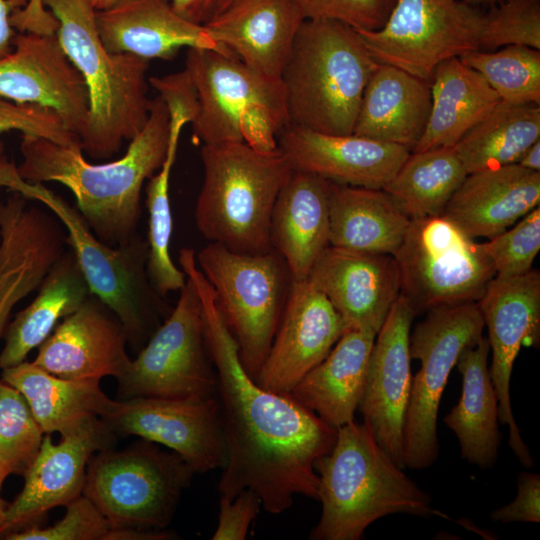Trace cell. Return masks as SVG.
I'll return each instance as SVG.
<instances>
[{
	"label": "cell",
	"instance_id": "836d02e7",
	"mask_svg": "<svg viewBox=\"0 0 540 540\" xmlns=\"http://www.w3.org/2000/svg\"><path fill=\"white\" fill-rule=\"evenodd\" d=\"M332 246L393 255L411 219L382 189L332 182L329 202Z\"/></svg>",
	"mask_w": 540,
	"mask_h": 540
},
{
	"label": "cell",
	"instance_id": "9a60e30c",
	"mask_svg": "<svg viewBox=\"0 0 540 540\" xmlns=\"http://www.w3.org/2000/svg\"><path fill=\"white\" fill-rule=\"evenodd\" d=\"M477 304L488 329L492 352L489 371L498 399L499 423L509 427L508 444L519 462L532 468L533 458L512 412L510 380L521 347H539L540 272L530 269L513 277L495 275Z\"/></svg>",
	"mask_w": 540,
	"mask_h": 540
},
{
	"label": "cell",
	"instance_id": "d590c367",
	"mask_svg": "<svg viewBox=\"0 0 540 540\" xmlns=\"http://www.w3.org/2000/svg\"><path fill=\"white\" fill-rule=\"evenodd\" d=\"M540 140V107L500 101L453 146L466 172L515 164Z\"/></svg>",
	"mask_w": 540,
	"mask_h": 540
},
{
	"label": "cell",
	"instance_id": "2e32d148",
	"mask_svg": "<svg viewBox=\"0 0 540 540\" xmlns=\"http://www.w3.org/2000/svg\"><path fill=\"white\" fill-rule=\"evenodd\" d=\"M102 419L116 434L138 436L169 448L195 474L225 464L226 446L217 395L115 400Z\"/></svg>",
	"mask_w": 540,
	"mask_h": 540
},
{
	"label": "cell",
	"instance_id": "681fc988",
	"mask_svg": "<svg viewBox=\"0 0 540 540\" xmlns=\"http://www.w3.org/2000/svg\"><path fill=\"white\" fill-rule=\"evenodd\" d=\"M184 19L204 25L217 11L223 0H168Z\"/></svg>",
	"mask_w": 540,
	"mask_h": 540
},
{
	"label": "cell",
	"instance_id": "60d3db41",
	"mask_svg": "<svg viewBox=\"0 0 540 540\" xmlns=\"http://www.w3.org/2000/svg\"><path fill=\"white\" fill-rule=\"evenodd\" d=\"M508 45L540 50V0H506L484 14L480 48Z\"/></svg>",
	"mask_w": 540,
	"mask_h": 540
},
{
	"label": "cell",
	"instance_id": "603a6c76",
	"mask_svg": "<svg viewBox=\"0 0 540 540\" xmlns=\"http://www.w3.org/2000/svg\"><path fill=\"white\" fill-rule=\"evenodd\" d=\"M126 332L115 313L90 294L62 319L32 361L55 376L81 381L118 378L127 368Z\"/></svg>",
	"mask_w": 540,
	"mask_h": 540
},
{
	"label": "cell",
	"instance_id": "db71d44e",
	"mask_svg": "<svg viewBox=\"0 0 540 540\" xmlns=\"http://www.w3.org/2000/svg\"><path fill=\"white\" fill-rule=\"evenodd\" d=\"M7 506L8 504L0 497V535H2Z\"/></svg>",
	"mask_w": 540,
	"mask_h": 540
},
{
	"label": "cell",
	"instance_id": "4316f807",
	"mask_svg": "<svg viewBox=\"0 0 540 540\" xmlns=\"http://www.w3.org/2000/svg\"><path fill=\"white\" fill-rule=\"evenodd\" d=\"M539 204L540 172L515 163L467 174L442 215L470 237L490 239Z\"/></svg>",
	"mask_w": 540,
	"mask_h": 540
},
{
	"label": "cell",
	"instance_id": "ee69618b",
	"mask_svg": "<svg viewBox=\"0 0 540 540\" xmlns=\"http://www.w3.org/2000/svg\"><path fill=\"white\" fill-rule=\"evenodd\" d=\"M12 130L23 135L46 138L58 144L81 146L79 136L70 130L55 110L0 98V134Z\"/></svg>",
	"mask_w": 540,
	"mask_h": 540
},
{
	"label": "cell",
	"instance_id": "8992f818",
	"mask_svg": "<svg viewBox=\"0 0 540 540\" xmlns=\"http://www.w3.org/2000/svg\"><path fill=\"white\" fill-rule=\"evenodd\" d=\"M203 183L195 206L199 232L211 243L246 254L272 249L276 198L293 169L277 147L261 151L242 142L203 145Z\"/></svg>",
	"mask_w": 540,
	"mask_h": 540
},
{
	"label": "cell",
	"instance_id": "8fae6325",
	"mask_svg": "<svg viewBox=\"0 0 540 540\" xmlns=\"http://www.w3.org/2000/svg\"><path fill=\"white\" fill-rule=\"evenodd\" d=\"M393 256L400 294L415 315L477 302L496 275L483 243L443 215L411 219Z\"/></svg>",
	"mask_w": 540,
	"mask_h": 540
},
{
	"label": "cell",
	"instance_id": "30bf717a",
	"mask_svg": "<svg viewBox=\"0 0 540 540\" xmlns=\"http://www.w3.org/2000/svg\"><path fill=\"white\" fill-rule=\"evenodd\" d=\"M195 256L237 342L242 365L255 379L288 296L291 276L286 264L274 249L246 254L211 242Z\"/></svg>",
	"mask_w": 540,
	"mask_h": 540
},
{
	"label": "cell",
	"instance_id": "cb8c5ba5",
	"mask_svg": "<svg viewBox=\"0 0 540 540\" xmlns=\"http://www.w3.org/2000/svg\"><path fill=\"white\" fill-rule=\"evenodd\" d=\"M277 147L293 170L372 189H382L411 153L396 144L354 134H325L294 125L280 133Z\"/></svg>",
	"mask_w": 540,
	"mask_h": 540
},
{
	"label": "cell",
	"instance_id": "e0dca14e",
	"mask_svg": "<svg viewBox=\"0 0 540 540\" xmlns=\"http://www.w3.org/2000/svg\"><path fill=\"white\" fill-rule=\"evenodd\" d=\"M415 313L399 294L376 334L358 405L376 442L402 469L404 426L411 391L410 330Z\"/></svg>",
	"mask_w": 540,
	"mask_h": 540
},
{
	"label": "cell",
	"instance_id": "7bdbcfd3",
	"mask_svg": "<svg viewBox=\"0 0 540 540\" xmlns=\"http://www.w3.org/2000/svg\"><path fill=\"white\" fill-rule=\"evenodd\" d=\"M64 516L49 527L32 525L7 533V540H106L109 524L83 494L67 504Z\"/></svg>",
	"mask_w": 540,
	"mask_h": 540
},
{
	"label": "cell",
	"instance_id": "d6a6232c",
	"mask_svg": "<svg viewBox=\"0 0 540 540\" xmlns=\"http://www.w3.org/2000/svg\"><path fill=\"white\" fill-rule=\"evenodd\" d=\"M429 83V118L411 152L453 147L501 101L485 78L459 57L438 64Z\"/></svg>",
	"mask_w": 540,
	"mask_h": 540
},
{
	"label": "cell",
	"instance_id": "816d5d0a",
	"mask_svg": "<svg viewBox=\"0 0 540 540\" xmlns=\"http://www.w3.org/2000/svg\"><path fill=\"white\" fill-rule=\"evenodd\" d=\"M517 164L528 170L540 172V140L523 153Z\"/></svg>",
	"mask_w": 540,
	"mask_h": 540
},
{
	"label": "cell",
	"instance_id": "ab89813d",
	"mask_svg": "<svg viewBox=\"0 0 540 540\" xmlns=\"http://www.w3.org/2000/svg\"><path fill=\"white\" fill-rule=\"evenodd\" d=\"M44 437L24 396L0 380V461L9 473L24 474Z\"/></svg>",
	"mask_w": 540,
	"mask_h": 540
},
{
	"label": "cell",
	"instance_id": "52a82bcc",
	"mask_svg": "<svg viewBox=\"0 0 540 540\" xmlns=\"http://www.w3.org/2000/svg\"><path fill=\"white\" fill-rule=\"evenodd\" d=\"M7 188L38 201L68 232L67 243L88 284L90 293L104 302L120 320L128 345L138 352L161 325V301L147 272L148 244L136 236L118 247L102 242L78 209L43 183L25 181L0 143V189Z\"/></svg>",
	"mask_w": 540,
	"mask_h": 540
},
{
	"label": "cell",
	"instance_id": "f546056e",
	"mask_svg": "<svg viewBox=\"0 0 540 540\" xmlns=\"http://www.w3.org/2000/svg\"><path fill=\"white\" fill-rule=\"evenodd\" d=\"M375 337L371 331L346 330L289 394L336 429L353 421Z\"/></svg>",
	"mask_w": 540,
	"mask_h": 540
},
{
	"label": "cell",
	"instance_id": "6da1fadb",
	"mask_svg": "<svg viewBox=\"0 0 540 540\" xmlns=\"http://www.w3.org/2000/svg\"><path fill=\"white\" fill-rule=\"evenodd\" d=\"M179 264L199 296L206 343L217 376L226 446L218 483L220 496L233 499L242 490L251 489L270 514L289 509L296 495L318 500L315 463L332 449L337 429L289 393L267 390L247 373L237 342L194 254H182Z\"/></svg>",
	"mask_w": 540,
	"mask_h": 540
},
{
	"label": "cell",
	"instance_id": "d6986e66",
	"mask_svg": "<svg viewBox=\"0 0 540 540\" xmlns=\"http://www.w3.org/2000/svg\"><path fill=\"white\" fill-rule=\"evenodd\" d=\"M348 330L333 305L308 280L291 281L282 316L255 381L290 393Z\"/></svg>",
	"mask_w": 540,
	"mask_h": 540
},
{
	"label": "cell",
	"instance_id": "484cf974",
	"mask_svg": "<svg viewBox=\"0 0 540 540\" xmlns=\"http://www.w3.org/2000/svg\"><path fill=\"white\" fill-rule=\"evenodd\" d=\"M101 41L112 53L147 60H170L182 47L213 49L232 54L217 43L203 25L180 16L168 0H117L96 11Z\"/></svg>",
	"mask_w": 540,
	"mask_h": 540
},
{
	"label": "cell",
	"instance_id": "f6af8a7d",
	"mask_svg": "<svg viewBox=\"0 0 540 540\" xmlns=\"http://www.w3.org/2000/svg\"><path fill=\"white\" fill-rule=\"evenodd\" d=\"M305 19H328L355 30L383 27L397 0H295Z\"/></svg>",
	"mask_w": 540,
	"mask_h": 540
},
{
	"label": "cell",
	"instance_id": "f35d334b",
	"mask_svg": "<svg viewBox=\"0 0 540 540\" xmlns=\"http://www.w3.org/2000/svg\"><path fill=\"white\" fill-rule=\"evenodd\" d=\"M459 58L485 78L501 101L516 105H539L540 50L508 45L497 52L478 49Z\"/></svg>",
	"mask_w": 540,
	"mask_h": 540
},
{
	"label": "cell",
	"instance_id": "e575fe53",
	"mask_svg": "<svg viewBox=\"0 0 540 540\" xmlns=\"http://www.w3.org/2000/svg\"><path fill=\"white\" fill-rule=\"evenodd\" d=\"M34 300L7 327L0 369L18 365L52 333L57 322L75 312L91 294L72 249L52 265Z\"/></svg>",
	"mask_w": 540,
	"mask_h": 540
},
{
	"label": "cell",
	"instance_id": "8d00e7d4",
	"mask_svg": "<svg viewBox=\"0 0 540 540\" xmlns=\"http://www.w3.org/2000/svg\"><path fill=\"white\" fill-rule=\"evenodd\" d=\"M467 174L454 147L411 152L382 190L410 219L439 216Z\"/></svg>",
	"mask_w": 540,
	"mask_h": 540
},
{
	"label": "cell",
	"instance_id": "7402d4cb",
	"mask_svg": "<svg viewBox=\"0 0 540 540\" xmlns=\"http://www.w3.org/2000/svg\"><path fill=\"white\" fill-rule=\"evenodd\" d=\"M27 200L14 192L0 201V337L14 306L39 288L68 245L59 219Z\"/></svg>",
	"mask_w": 540,
	"mask_h": 540
},
{
	"label": "cell",
	"instance_id": "44dd1931",
	"mask_svg": "<svg viewBox=\"0 0 540 540\" xmlns=\"http://www.w3.org/2000/svg\"><path fill=\"white\" fill-rule=\"evenodd\" d=\"M327 297L348 329L378 333L400 294L393 255L329 245L307 279Z\"/></svg>",
	"mask_w": 540,
	"mask_h": 540
},
{
	"label": "cell",
	"instance_id": "1f68e13d",
	"mask_svg": "<svg viewBox=\"0 0 540 540\" xmlns=\"http://www.w3.org/2000/svg\"><path fill=\"white\" fill-rule=\"evenodd\" d=\"M1 376L24 396L44 434L74 431L104 417L115 403L100 381L61 378L26 360L2 369Z\"/></svg>",
	"mask_w": 540,
	"mask_h": 540
},
{
	"label": "cell",
	"instance_id": "d4e9b609",
	"mask_svg": "<svg viewBox=\"0 0 540 540\" xmlns=\"http://www.w3.org/2000/svg\"><path fill=\"white\" fill-rule=\"evenodd\" d=\"M304 20L295 0H223L203 26L246 65L280 78Z\"/></svg>",
	"mask_w": 540,
	"mask_h": 540
},
{
	"label": "cell",
	"instance_id": "bcb514c9",
	"mask_svg": "<svg viewBox=\"0 0 540 540\" xmlns=\"http://www.w3.org/2000/svg\"><path fill=\"white\" fill-rule=\"evenodd\" d=\"M261 507V499L251 489L242 490L233 499L220 496L218 524L212 539H246Z\"/></svg>",
	"mask_w": 540,
	"mask_h": 540
},
{
	"label": "cell",
	"instance_id": "11a10c76",
	"mask_svg": "<svg viewBox=\"0 0 540 540\" xmlns=\"http://www.w3.org/2000/svg\"><path fill=\"white\" fill-rule=\"evenodd\" d=\"M8 469L5 467V465L0 461V490L3 485L4 480L9 475Z\"/></svg>",
	"mask_w": 540,
	"mask_h": 540
},
{
	"label": "cell",
	"instance_id": "7a4b0ae2",
	"mask_svg": "<svg viewBox=\"0 0 540 540\" xmlns=\"http://www.w3.org/2000/svg\"><path fill=\"white\" fill-rule=\"evenodd\" d=\"M169 130L167 105L157 96L151 99L146 124L121 158L93 164L85 159L81 146L22 134L23 159L16 165L17 172L31 183L57 182L67 187L93 233L118 247L137 236L142 187L166 158Z\"/></svg>",
	"mask_w": 540,
	"mask_h": 540
},
{
	"label": "cell",
	"instance_id": "f1b7e54d",
	"mask_svg": "<svg viewBox=\"0 0 540 540\" xmlns=\"http://www.w3.org/2000/svg\"><path fill=\"white\" fill-rule=\"evenodd\" d=\"M430 109L428 81L379 63L363 91L352 134L411 152L425 130Z\"/></svg>",
	"mask_w": 540,
	"mask_h": 540
},
{
	"label": "cell",
	"instance_id": "ffe728a7",
	"mask_svg": "<svg viewBox=\"0 0 540 540\" xmlns=\"http://www.w3.org/2000/svg\"><path fill=\"white\" fill-rule=\"evenodd\" d=\"M0 59V98L55 110L80 138L89 110L86 84L55 35L19 33Z\"/></svg>",
	"mask_w": 540,
	"mask_h": 540
},
{
	"label": "cell",
	"instance_id": "83f0119b",
	"mask_svg": "<svg viewBox=\"0 0 540 540\" xmlns=\"http://www.w3.org/2000/svg\"><path fill=\"white\" fill-rule=\"evenodd\" d=\"M332 181L293 170L280 190L271 216V247L284 260L292 281L307 280L330 245Z\"/></svg>",
	"mask_w": 540,
	"mask_h": 540
},
{
	"label": "cell",
	"instance_id": "5bb4252c",
	"mask_svg": "<svg viewBox=\"0 0 540 540\" xmlns=\"http://www.w3.org/2000/svg\"><path fill=\"white\" fill-rule=\"evenodd\" d=\"M483 16L461 0H397L382 28L356 31L378 63L430 82L442 61L480 49Z\"/></svg>",
	"mask_w": 540,
	"mask_h": 540
},
{
	"label": "cell",
	"instance_id": "f907efd6",
	"mask_svg": "<svg viewBox=\"0 0 540 540\" xmlns=\"http://www.w3.org/2000/svg\"><path fill=\"white\" fill-rule=\"evenodd\" d=\"M27 0H0V59L13 51V38L16 35L10 22L12 13L22 8Z\"/></svg>",
	"mask_w": 540,
	"mask_h": 540
},
{
	"label": "cell",
	"instance_id": "5b68a950",
	"mask_svg": "<svg viewBox=\"0 0 540 540\" xmlns=\"http://www.w3.org/2000/svg\"><path fill=\"white\" fill-rule=\"evenodd\" d=\"M378 65L352 27L305 19L280 77L289 125L352 134L363 91Z\"/></svg>",
	"mask_w": 540,
	"mask_h": 540
},
{
	"label": "cell",
	"instance_id": "74e56055",
	"mask_svg": "<svg viewBox=\"0 0 540 540\" xmlns=\"http://www.w3.org/2000/svg\"><path fill=\"white\" fill-rule=\"evenodd\" d=\"M186 124L188 122L184 117L170 116L166 158L158 172L148 179L145 190L149 213L146 272L152 287L161 297L172 291H180L186 283L185 273L173 263L169 251L173 227L169 182L179 138Z\"/></svg>",
	"mask_w": 540,
	"mask_h": 540
},
{
	"label": "cell",
	"instance_id": "b9f144b4",
	"mask_svg": "<svg viewBox=\"0 0 540 540\" xmlns=\"http://www.w3.org/2000/svg\"><path fill=\"white\" fill-rule=\"evenodd\" d=\"M496 276L513 277L527 273L540 250V207L483 243Z\"/></svg>",
	"mask_w": 540,
	"mask_h": 540
},
{
	"label": "cell",
	"instance_id": "c3c4849f",
	"mask_svg": "<svg viewBox=\"0 0 540 540\" xmlns=\"http://www.w3.org/2000/svg\"><path fill=\"white\" fill-rule=\"evenodd\" d=\"M11 25L21 33L55 35L58 23L54 15L44 6L42 0H27L10 17Z\"/></svg>",
	"mask_w": 540,
	"mask_h": 540
},
{
	"label": "cell",
	"instance_id": "4dcf8cb0",
	"mask_svg": "<svg viewBox=\"0 0 540 540\" xmlns=\"http://www.w3.org/2000/svg\"><path fill=\"white\" fill-rule=\"evenodd\" d=\"M490 345L483 337L459 356L456 367L462 376L458 403L444 417L456 435L461 457L480 468L492 467L500 446L498 399L488 367Z\"/></svg>",
	"mask_w": 540,
	"mask_h": 540
},
{
	"label": "cell",
	"instance_id": "9f6ffc18",
	"mask_svg": "<svg viewBox=\"0 0 540 540\" xmlns=\"http://www.w3.org/2000/svg\"><path fill=\"white\" fill-rule=\"evenodd\" d=\"M464 1L471 4V3H495V2H500L502 0H464Z\"/></svg>",
	"mask_w": 540,
	"mask_h": 540
},
{
	"label": "cell",
	"instance_id": "ac0fdd59",
	"mask_svg": "<svg viewBox=\"0 0 540 540\" xmlns=\"http://www.w3.org/2000/svg\"><path fill=\"white\" fill-rule=\"evenodd\" d=\"M116 435L102 418L62 435L57 444L46 434L23 474L22 491L7 506L2 535L36 525L49 510L81 496L90 458L111 448Z\"/></svg>",
	"mask_w": 540,
	"mask_h": 540
},
{
	"label": "cell",
	"instance_id": "7dc6e473",
	"mask_svg": "<svg viewBox=\"0 0 540 540\" xmlns=\"http://www.w3.org/2000/svg\"><path fill=\"white\" fill-rule=\"evenodd\" d=\"M495 522H540V475L521 472L517 480V494L514 500L501 506L489 515Z\"/></svg>",
	"mask_w": 540,
	"mask_h": 540
},
{
	"label": "cell",
	"instance_id": "f5cc1de1",
	"mask_svg": "<svg viewBox=\"0 0 540 540\" xmlns=\"http://www.w3.org/2000/svg\"><path fill=\"white\" fill-rule=\"evenodd\" d=\"M93 7L97 10H103L113 5L117 0H89Z\"/></svg>",
	"mask_w": 540,
	"mask_h": 540
},
{
	"label": "cell",
	"instance_id": "9c48e42d",
	"mask_svg": "<svg viewBox=\"0 0 540 540\" xmlns=\"http://www.w3.org/2000/svg\"><path fill=\"white\" fill-rule=\"evenodd\" d=\"M194 471L175 452L140 438L123 450L96 452L89 460L82 494L110 529H165Z\"/></svg>",
	"mask_w": 540,
	"mask_h": 540
},
{
	"label": "cell",
	"instance_id": "277c9868",
	"mask_svg": "<svg viewBox=\"0 0 540 540\" xmlns=\"http://www.w3.org/2000/svg\"><path fill=\"white\" fill-rule=\"evenodd\" d=\"M42 2L56 18L55 36L87 87L89 110L80 134L82 150L94 159L110 158L148 120L149 60L108 51L98 33L97 10L89 0Z\"/></svg>",
	"mask_w": 540,
	"mask_h": 540
},
{
	"label": "cell",
	"instance_id": "7c38bea8",
	"mask_svg": "<svg viewBox=\"0 0 540 540\" xmlns=\"http://www.w3.org/2000/svg\"><path fill=\"white\" fill-rule=\"evenodd\" d=\"M484 320L477 302L426 312L410 334L411 359L420 361L412 376L404 426V462L424 469L439 455L437 416L449 374L461 353L482 338Z\"/></svg>",
	"mask_w": 540,
	"mask_h": 540
},
{
	"label": "cell",
	"instance_id": "ba28073f",
	"mask_svg": "<svg viewBox=\"0 0 540 540\" xmlns=\"http://www.w3.org/2000/svg\"><path fill=\"white\" fill-rule=\"evenodd\" d=\"M184 69L198 97L194 139L203 145L244 141L261 151L277 148L278 136L289 126L281 78L205 48H188Z\"/></svg>",
	"mask_w": 540,
	"mask_h": 540
},
{
	"label": "cell",
	"instance_id": "4fadbf2b",
	"mask_svg": "<svg viewBox=\"0 0 540 540\" xmlns=\"http://www.w3.org/2000/svg\"><path fill=\"white\" fill-rule=\"evenodd\" d=\"M116 380L117 400L217 395L201 302L187 276L173 310Z\"/></svg>",
	"mask_w": 540,
	"mask_h": 540
},
{
	"label": "cell",
	"instance_id": "3957f363",
	"mask_svg": "<svg viewBox=\"0 0 540 540\" xmlns=\"http://www.w3.org/2000/svg\"><path fill=\"white\" fill-rule=\"evenodd\" d=\"M322 512L311 540H359L378 519L397 513L439 514L431 496L410 479L355 420L337 429L329 453L315 463Z\"/></svg>",
	"mask_w": 540,
	"mask_h": 540
}]
</instances>
